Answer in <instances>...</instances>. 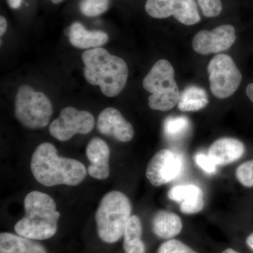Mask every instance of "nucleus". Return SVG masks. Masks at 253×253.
Wrapping results in <instances>:
<instances>
[{"mask_svg": "<svg viewBox=\"0 0 253 253\" xmlns=\"http://www.w3.org/2000/svg\"><path fill=\"white\" fill-rule=\"evenodd\" d=\"M182 226L181 218L174 212L160 211L153 217V231L160 239H172L180 234Z\"/></svg>", "mask_w": 253, "mask_h": 253, "instance_id": "nucleus-18", "label": "nucleus"}, {"mask_svg": "<svg viewBox=\"0 0 253 253\" xmlns=\"http://www.w3.org/2000/svg\"><path fill=\"white\" fill-rule=\"evenodd\" d=\"M82 59L85 66L86 81L92 85L99 86L105 96L114 97L124 89L127 81L128 68L121 57L99 47L86 50L82 54Z\"/></svg>", "mask_w": 253, "mask_h": 253, "instance_id": "nucleus-2", "label": "nucleus"}, {"mask_svg": "<svg viewBox=\"0 0 253 253\" xmlns=\"http://www.w3.org/2000/svg\"><path fill=\"white\" fill-rule=\"evenodd\" d=\"M246 244L249 246L250 249H252L253 251V233L250 234L249 237L246 239Z\"/></svg>", "mask_w": 253, "mask_h": 253, "instance_id": "nucleus-30", "label": "nucleus"}, {"mask_svg": "<svg viewBox=\"0 0 253 253\" xmlns=\"http://www.w3.org/2000/svg\"><path fill=\"white\" fill-rule=\"evenodd\" d=\"M110 0H81V12L89 17H94L104 13L109 6Z\"/></svg>", "mask_w": 253, "mask_h": 253, "instance_id": "nucleus-22", "label": "nucleus"}, {"mask_svg": "<svg viewBox=\"0 0 253 253\" xmlns=\"http://www.w3.org/2000/svg\"><path fill=\"white\" fill-rule=\"evenodd\" d=\"M236 38L235 28L231 25H222L212 31L199 32L193 40V49L202 55L221 52L229 49L235 42Z\"/></svg>", "mask_w": 253, "mask_h": 253, "instance_id": "nucleus-11", "label": "nucleus"}, {"mask_svg": "<svg viewBox=\"0 0 253 253\" xmlns=\"http://www.w3.org/2000/svg\"><path fill=\"white\" fill-rule=\"evenodd\" d=\"M158 253H197L179 240L171 239L161 245Z\"/></svg>", "mask_w": 253, "mask_h": 253, "instance_id": "nucleus-24", "label": "nucleus"}, {"mask_svg": "<svg viewBox=\"0 0 253 253\" xmlns=\"http://www.w3.org/2000/svg\"><path fill=\"white\" fill-rule=\"evenodd\" d=\"M111 151L106 141L100 138H93L86 148V155L90 166L88 174L94 179L104 180L110 174L109 158Z\"/></svg>", "mask_w": 253, "mask_h": 253, "instance_id": "nucleus-13", "label": "nucleus"}, {"mask_svg": "<svg viewBox=\"0 0 253 253\" xmlns=\"http://www.w3.org/2000/svg\"><path fill=\"white\" fill-rule=\"evenodd\" d=\"M246 92L249 99L253 103V83L247 86Z\"/></svg>", "mask_w": 253, "mask_h": 253, "instance_id": "nucleus-29", "label": "nucleus"}, {"mask_svg": "<svg viewBox=\"0 0 253 253\" xmlns=\"http://www.w3.org/2000/svg\"><path fill=\"white\" fill-rule=\"evenodd\" d=\"M143 86L151 94L149 106L154 111H169L179 102L180 93L174 79V68L167 60L155 63L144 78Z\"/></svg>", "mask_w": 253, "mask_h": 253, "instance_id": "nucleus-5", "label": "nucleus"}, {"mask_svg": "<svg viewBox=\"0 0 253 253\" xmlns=\"http://www.w3.org/2000/svg\"><path fill=\"white\" fill-rule=\"evenodd\" d=\"M97 129L101 134L113 136L121 142H129L134 136L131 123L114 108H106L101 111L98 117Z\"/></svg>", "mask_w": 253, "mask_h": 253, "instance_id": "nucleus-12", "label": "nucleus"}, {"mask_svg": "<svg viewBox=\"0 0 253 253\" xmlns=\"http://www.w3.org/2000/svg\"><path fill=\"white\" fill-rule=\"evenodd\" d=\"M71 44L79 49L99 48L104 45L109 36L105 32L101 31H87L81 23H73L66 31Z\"/></svg>", "mask_w": 253, "mask_h": 253, "instance_id": "nucleus-16", "label": "nucleus"}, {"mask_svg": "<svg viewBox=\"0 0 253 253\" xmlns=\"http://www.w3.org/2000/svg\"><path fill=\"white\" fill-rule=\"evenodd\" d=\"M245 150L242 141L235 138L224 137L212 143L208 155L217 166H224L242 157Z\"/></svg>", "mask_w": 253, "mask_h": 253, "instance_id": "nucleus-15", "label": "nucleus"}, {"mask_svg": "<svg viewBox=\"0 0 253 253\" xmlns=\"http://www.w3.org/2000/svg\"><path fill=\"white\" fill-rule=\"evenodd\" d=\"M182 155L172 149H162L151 158L146 176L152 185L161 186L180 175L184 169Z\"/></svg>", "mask_w": 253, "mask_h": 253, "instance_id": "nucleus-9", "label": "nucleus"}, {"mask_svg": "<svg viewBox=\"0 0 253 253\" xmlns=\"http://www.w3.org/2000/svg\"><path fill=\"white\" fill-rule=\"evenodd\" d=\"M129 199L121 191H110L100 201L95 214L99 239L107 244L117 242L124 235L131 217Z\"/></svg>", "mask_w": 253, "mask_h": 253, "instance_id": "nucleus-4", "label": "nucleus"}, {"mask_svg": "<svg viewBox=\"0 0 253 253\" xmlns=\"http://www.w3.org/2000/svg\"><path fill=\"white\" fill-rule=\"evenodd\" d=\"M7 29V21L4 16L0 17V35L2 36Z\"/></svg>", "mask_w": 253, "mask_h": 253, "instance_id": "nucleus-27", "label": "nucleus"}, {"mask_svg": "<svg viewBox=\"0 0 253 253\" xmlns=\"http://www.w3.org/2000/svg\"><path fill=\"white\" fill-rule=\"evenodd\" d=\"M209 103L207 92L198 86H190L180 94L178 109L183 112H194L204 109Z\"/></svg>", "mask_w": 253, "mask_h": 253, "instance_id": "nucleus-20", "label": "nucleus"}, {"mask_svg": "<svg viewBox=\"0 0 253 253\" xmlns=\"http://www.w3.org/2000/svg\"><path fill=\"white\" fill-rule=\"evenodd\" d=\"M168 198L179 204L181 212L186 214L201 212L205 206L202 189L194 184L174 186L169 190Z\"/></svg>", "mask_w": 253, "mask_h": 253, "instance_id": "nucleus-14", "label": "nucleus"}, {"mask_svg": "<svg viewBox=\"0 0 253 253\" xmlns=\"http://www.w3.org/2000/svg\"><path fill=\"white\" fill-rule=\"evenodd\" d=\"M190 127V121L184 116L169 117L164 123L165 134L172 140H178L187 135Z\"/></svg>", "mask_w": 253, "mask_h": 253, "instance_id": "nucleus-21", "label": "nucleus"}, {"mask_svg": "<svg viewBox=\"0 0 253 253\" xmlns=\"http://www.w3.org/2000/svg\"><path fill=\"white\" fill-rule=\"evenodd\" d=\"M95 124L94 116L86 111H79L73 107H66L60 116L51 123L49 132L58 140H69L76 134L90 132Z\"/></svg>", "mask_w": 253, "mask_h": 253, "instance_id": "nucleus-8", "label": "nucleus"}, {"mask_svg": "<svg viewBox=\"0 0 253 253\" xmlns=\"http://www.w3.org/2000/svg\"><path fill=\"white\" fill-rule=\"evenodd\" d=\"M145 10L151 17L166 18L173 16L186 26H192L201 21L195 0H147Z\"/></svg>", "mask_w": 253, "mask_h": 253, "instance_id": "nucleus-10", "label": "nucleus"}, {"mask_svg": "<svg viewBox=\"0 0 253 253\" xmlns=\"http://www.w3.org/2000/svg\"><path fill=\"white\" fill-rule=\"evenodd\" d=\"M203 14L206 17H216L222 11L221 0H197Z\"/></svg>", "mask_w": 253, "mask_h": 253, "instance_id": "nucleus-25", "label": "nucleus"}, {"mask_svg": "<svg viewBox=\"0 0 253 253\" xmlns=\"http://www.w3.org/2000/svg\"><path fill=\"white\" fill-rule=\"evenodd\" d=\"M31 169L35 179L45 186H77L86 175L85 166L77 160L63 158L50 143H43L35 150Z\"/></svg>", "mask_w": 253, "mask_h": 253, "instance_id": "nucleus-1", "label": "nucleus"}, {"mask_svg": "<svg viewBox=\"0 0 253 253\" xmlns=\"http://www.w3.org/2000/svg\"><path fill=\"white\" fill-rule=\"evenodd\" d=\"M196 164L199 166L203 170L208 174H213L216 172L217 165L211 159L208 155L198 154L195 157Z\"/></svg>", "mask_w": 253, "mask_h": 253, "instance_id": "nucleus-26", "label": "nucleus"}, {"mask_svg": "<svg viewBox=\"0 0 253 253\" xmlns=\"http://www.w3.org/2000/svg\"><path fill=\"white\" fill-rule=\"evenodd\" d=\"M210 87L218 99L232 96L241 84L242 75L231 56L218 54L208 63Z\"/></svg>", "mask_w": 253, "mask_h": 253, "instance_id": "nucleus-7", "label": "nucleus"}, {"mask_svg": "<svg viewBox=\"0 0 253 253\" xmlns=\"http://www.w3.org/2000/svg\"><path fill=\"white\" fill-rule=\"evenodd\" d=\"M142 224L136 215H131L125 230L123 248L126 253H145L146 247L142 240Z\"/></svg>", "mask_w": 253, "mask_h": 253, "instance_id": "nucleus-19", "label": "nucleus"}, {"mask_svg": "<svg viewBox=\"0 0 253 253\" xmlns=\"http://www.w3.org/2000/svg\"><path fill=\"white\" fill-rule=\"evenodd\" d=\"M25 215L15 224L18 235L42 241L56 234L60 213L54 199L41 191H31L24 199Z\"/></svg>", "mask_w": 253, "mask_h": 253, "instance_id": "nucleus-3", "label": "nucleus"}, {"mask_svg": "<svg viewBox=\"0 0 253 253\" xmlns=\"http://www.w3.org/2000/svg\"><path fill=\"white\" fill-rule=\"evenodd\" d=\"M52 113V105L45 94L26 84L20 86L15 99V116L23 126L30 129L44 127Z\"/></svg>", "mask_w": 253, "mask_h": 253, "instance_id": "nucleus-6", "label": "nucleus"}, {"mask_svg": "<svg viewBox=\"0 0 253 253\" xmlns=\"http://www.w3.org/2000/svg\"><path fill=\"white\" fill-rule=\"evenodd\" d=\"M236 176L239 182L246 187L253 186V160L244 163L238 167Z\"/></svg>", "mask_w": 253, "mask_h": 253, "instance_id": "nucleus-23", "label": "nucleus"}, {"mask_svg": "<svg viewBox=\"0 0 253 253\" xmlns=\"http://www.w3.org/2000/svg\"><path fill=\"white\" fill-rule=\"evenodd\" d=\"M23 0H7L8 4L13 9H18L22 3Z\"/></svg>", "mask_w": 253, "mask_h": 253, "instance_id": "nucleus-28", "label": "nucleus"}, {"mask_svg": "<svg viewBox=\"0 0 253 253\" xmlns=\"http://www.w3.org/2000/svg\"><path fill=\"white\" fill-rule=\"evenodd\" d=\"M63 0H51V1H52L54 4H59V3H61V1H63Z\"/></svg>", "mask_w": 253, "mask_h": 253, "instance_id": "nucleus-32", "label": "nucleus"}, {"mask_svg": "<svg viewBox=\"0 0 253 253\" xmlns=\"http://www.w3.org/2000/svg\"><path fill=\"white\" fill-rule=\"evenodd\" d=\"M0 253H46V251L36 240L3 232L0 234Z\"/></svg>", "mask_w": 253, "mask_h": 253, "instance_id": "nucleus-17", "label": "nucleus"}, {"mask_svg": "<svg viewBox=\"0 0 253 253\" xmlns=\"http://www.w3.org/2000/svg\"><path fill=\"white\" fill-rule=\"evenodd\" d=\"M221 253H238L237 251H234V250L231 249H228L225 250V251H223Z\"/></svg>", "mask_w": 253, "mask_h": 253, "instance_id": "nucleus-31", "label": "nucleus"}]
</instances>
